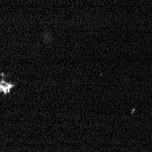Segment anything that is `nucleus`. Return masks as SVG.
I'll return each instance as SVG.
<instances>
[{
	"mask_svg": "<svg viewBox=\"0 0 152 152\" xmlns=\"http://www.w3.org/2000/svg\"><path fill=\"white\" fill-rule=\"evenodd\" d=\"M15 87V84H12V83H8L5 80L0 81V93H3L5 95L8 94L11 89Z\"/></svg>",
	"mask_w": 152,
	"mask_h": 152,
	"instance_id": "nucleus-1",
	"label": "nucleus"
}]
</instances>
